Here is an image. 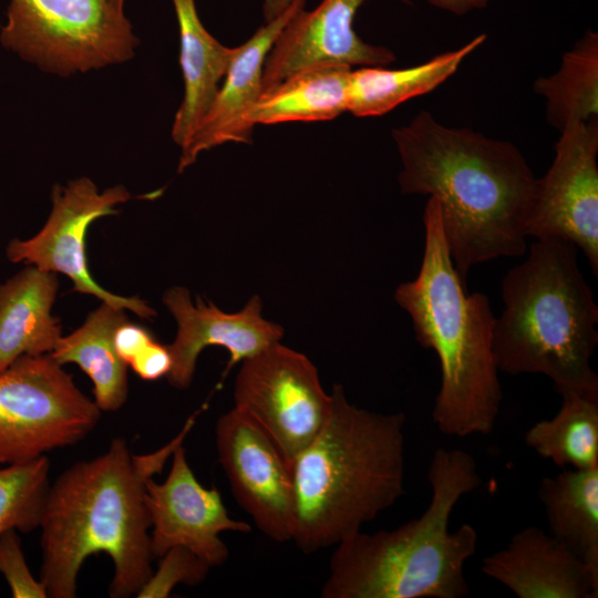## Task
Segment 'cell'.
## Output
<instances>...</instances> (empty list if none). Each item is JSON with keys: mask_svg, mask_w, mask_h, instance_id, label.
Returning <instances> with one entry per match:
<instances>
[{"mask_svg": "<svg viewBox=\"0 0 598 598\" xmlns=\"http://www.w3.org/2000/svg\"><path fill=\"white\" fill-rule=\"evenodd\" d=\"M403 194L437 204L447 248L461 278L472 267L527 251L526 225L537 178L511 142L450 127L420 111L392 131Z\"/></svg>", "mask_w": 598, "mask_h": 598, "instance_id": "1", "label": "cell"}, {"mask_svg": "<svg viewBox=\"0 0 598 598\" xmlns=\"http://www.w3.org/2000/svg\"><path fill=\"white\" fill-rule=\"evenodd\" d=\"M196 415L154 452L135 455L117 437L104 453L73 464L49 486L39 523L40 580L48 597H76L83 563L99 553L111 557L114 566L110 597L137 595L153 573L154 559L145 485L184 443Z\"/></svg>", "mask_w": 598, "mask_h": 598, "instance_id": "2", "label": "cell"}, {"mask_svg": "<svg viewBox=\"0 0 598 598\" xmlns=\"http://www.w3.org/2000/svg\"><path fill=\"white\" fill-rule=\"evenodd\" d=\"M319 433L291 462L292 542L312 554L361 530L404 494L405 414L350 403L334 384Z\"/></svg>", "mask_w": 598, "mask_h": 598, "instance_id": "3", "label": "cell"}, {"mask_svg": "<svg viewBox=\"0 0 598 598\" xmlns=\"http://www.w3.org/2000/svg\"><path fill=\"white\" fill-rule=\"evenodd\" d=\"M424 250L417 276L400 283L395 302L411 317L416 341L440 361L432 419L448 436L488 435L503 399L493 351L495 316L487 296L468 293L444 237L439 204L423 212Z\"/></svg>", "mask_w": 598, "mask_h": 598, "instance_id": "4", "label": "cell"}, {"mask_svg": "<svg viewBox=\"0 0 598 598\" xmlns=\"http://www.w3.org/2000/svg\"><path fill=\"white\" fill-rule=\"evenodd\" d=\"M427 478L432 496L423 514L392 530H358L334 545L322 598H463L470 594L465 563L478 534L448 523L456 503L478 488L474 457L437 448Z\"/></svg>", "mask_w": 598, "mask_h": 598, "instance_id": "5", "label": "cell"}, {"mask_svg": "<svg viewBox=\"0 0 598 598\" xmlns=\"http://www.w3.org/2000/svg\"><path fill=\"white\" fill-rule=\"evenodd\" d=\"M502 281L495 318L498 371L544 374L560 394L598 399L590 360L598 344V306L578 262V248L560 238L536 239Z\"/></svg>", "mask_w": 598, "mask_h": 598, "instance_id": "6", "label": "cell"}, {"mask_svg": "<svg viewBox=\"0 0 598 598\" xmlns=\"http://www.w3.org/2000/svg\"><path fill=\"white\" fill-rule=\"evenodd\" d=\"M1 44L60 75L131 59L137 38L111 0H8Z\"/></svg>", "mask_w": 598, "mask_h": 598, "instance_id": "7", "label": "cell"}, {"mask_svg": "<svg viewBox=\"0 0 598 598\" xmlns=\"http://www.w3.org/2000/svg\"><path fill=\"white\" fill-rule=\"evenodd\" d=\"M100 412L50 354L18 358L0 372V465L79 443Z\"/></svg>", "mask_w": 598, "mask_h": 598, "instance_id": "8", "label": "cell"}, {"mask_svg": "<svg viewBox=\"0 0 598 598\" xmlns=\"http://www.w3.org/2000/svg\"><path fill=\"white\" fill-rule=\"evenodd\" d=\"M234 402L291 465L327 421L332 396L308 357L277 342L241 362Z\"/></svg>", "mask_w": 598, "mask_h": 598, "instance_id": "9", "label": "cell"}, {"mask_svg": "<svg viewBox=\"0 0 598 598\" xmlns=\"http://www.w3.org/2000/svg\"><path fill=\"white\" fill-rule=\"evenodd\" d=\"M130 198V193L122 185L100 193L86 177L70 182L65 187L55 185L53 207L45 225L29 239H12L7 247V257L12 262L61 272L71 279L74 291L95 296L118 309L151 319L156 312L146 301L106 291L94 281L87 268L85 235L89 226L100 217L116 214L114 207Z\"/></svg>", "mask_w": 598, "mask_h": 598, "instance_id": "10", "label": "cell"}, {"mask_svg": "<svg viewBox=\"0 0 598 598\" xmlns=\"http://www.w3.org/2000/svg\"><path fill=\"white\" fill-rule=\"evenodd\" d=\"M598 117L567 126L548 171L537 178L527 237L574 244L598 275Z\"/></svg>", "mask_w": 598, "mask_h": 598, "instance_id": "11", "label": "cell"}, {"mask_svg": "<svg viewBox=\"0 0 598 598\" xmlns=\"http://www.w3.org/2000/svg\"><path fill=\"white\" fill-rule=\"evenodd\" d=\"M218 462L239 506L277 543L292 542L295 494L290 464L267 433L235 406L215 426Z\"/></svg>", "mask_w": 598, "mask_h": 598, "instance_id": "12", "label": "cell"}, {"mask_svg": "<svg viewBox=\"0 0 598 598\" xmlns=\"http://www.w3.org/2000/svg\"><path fill=\"white\" fill-rule=\"evenodd\" d=\"M171 458L166 480L156 483L152 477L145 485L153 557L159 559L168 549L183 547L212 568L221 566L227 561L229 550L220 534H247L251 526L230 517L220 493L198 482L183 444L175 448Z\"/></svg>", "mask_w": 598, "mask_h": 598, "instance_id": "13", "label": "cell"}, {"mask_svg": "<svg viewBox=\"0 0 598 598\" xmlns=\"http://www.w3.org/2000/svg\"><path fill=\"white\" fill-rule=\"evenodd\" d=\"M365 1L322 0L313 10L299 9L282 28L266 56L262 93L310 68L384 66L395 61L390 49L369 44L355 33L354 18Z\"/></svg>", "mask_w": 598, "mask_h": 598, "instance_id": "14", "label": "cell"}, {"mask_svg": "<svg viewBox=\"0 0 598 598\" xmlns=\"http://www.w3.org/2000/svg\"><path fill=\"white\" fill-rule=\"evenodd\" d=\"M163 302L177 322L176 338L168 346L172 368L166 377L176 389L190 385L197 358L206 347L218 346L229 352L226 374L234 365L280 342L283 337L281 326L262 317L258 296H252L240 311L233 313L200 298L193 305L189 291L183 287L168 289Z\"/></svg>", "mask_w": 598, "mask_h": 598, "instance_id": "15", "label": "cell"}, {"mask_svg": "<svg viewBox=\"0 0 598 598\" xmlns=\"http://www.w3.org/2000/svg\"><path fill=\"white\" fill-rule=\"evenodd\" d=\"M306 0L295 2L278 18L265 22L254 35L236 48L220 87L187 143L182 146L178 172L197 156L227 142L249 143L255 124L252 111L262 93V70L276 38Z\"/></svg>", "mask_w": 598, "mask_h": 598, "instance_id": "16", "label": "cell"}, {"mask_svg": "<svg viewBox=\"0 0 598 598\" xmlns=\"http://www.w3.org/2000/svg\"><path fill=\"white\" fill-rule=\"evenodd\" d=\"M481 569L518 598L598 597V573L536 526L517 532L505 548L484 557Z\"/></svg>", "mask_w": 598, "mask_h": 598, "instance_id": "17", "label": "cell"}, {"mask_svg": "<svg viewBox=\"0 0 598 598\" xmlns=\"http://www.w3.org/2000/svg\"><path fill=\"white\" fill-rule=\"evenodd\" d=\"M58 287L54 272L33 265L0 283V372L22 355L53 351L62 337L51 315Z\"/></svg>", "mask_w": 598, "mask_h": 598, "instance_id": "18", "label": "cell"}, {"mask_svg": "<svg viewBox=\"0 0 598 598\" xmlns=\"http://www.w3.org/2000/svg\"><path fill=\"white\" fill-rule=\"evenodd\" d=\"M179 27V63L184 97L175 115L172 137L184 146L210 107L236 48L217 41L203 25L195 0H172Z\"/></svg>", "mask_w": 598, "mask_h": 598, "instance_id": "19", "label": "cell"}, {"mask_svg": "<svg viewBox=\"0 0 598 598\" xmlns=\"http://www.w3.org/2000/svg\"><path fill=\"white\" fill-rule=\"evenodd\" d=\"M485 40L486 35L480 34L457 49L405 69L374 65L351 70L348 112L359 117L382 115L412 97L433 91L451 78Z\"/></svg>", "mask_w": 598, "mask_h": 598, "instance_id": "20", "label": "cell"}, {"mask_svg": "<svg viewBox=\"0 0 598 598\" xmlns=\"http://www.w3.org/2000/svg\"><path fill=\"white\" fill-rule=\"evenodd\" d=\"M126 321L123 309L102 301L79 329L61 337L50 353L59 364L74 363L90 378L101 411H116L127 398V364L114 346L115 331Z\"/></svg>", "mask_w": 598, "mask_h": 598, "instance_id": "21", "label": "cell"}, {"mask_svg": "<svg viewBox=\"0 0 598 598\" xmlns=\"http://www.w3.org/2000/svg\"><path fill=\"white\" fill-rule=\"evenodd\" d=\"M537 496L550 534L598 573V466L545 477Z\"/></svg>", "mask_w": 598, "mask_h": 598, "instance_id": "22", "label": "cell"}, {"mask_svg": "<svg viewBox=\"0 0 598 598\" xmlns=\"http://www.w3.org/2000/svg\"><path fill=\"white\" fill-rule=\"evenodd\" d=\"M350 68L322 65L299 71L264 92L251 114L256 124L329 121L348 111Z\"/></svg>", "mask_w": 598, "mask_h": 598, "instance_id": "23", "label": "cell"}, {"mask_svg": "<svg viewBox=\"0 0 598 598\" xmlns=\"http://www.w3.org/2000/svg\"><path fill=\"white\" fill-rule=\"evenodd\" d=\"M534 91L546 102L548 123L561 132L598 115V33L587 31L563 55L557 72L540 76Z\"/></svg>", "mask_w": 598, "mask_h": 598, "instance_id": "24", "label": "cell"}, {"mask_svg": "<svg viewBox=\"0 0 598 598\" xmlns=\"http://www.w3.org/2000/svg\"><path fill=\"white\" fill-rule=\"evenodd\" d=\"M557 414L530 426L525 443L555 465L588 470L598 466V399L561 395Z\"/></svg>", "mask_w": 598, "mask_h": 598, "instance_id": "25", "label": "cell"}, {"mask_svg": "<svg viewBox=\"0 0 598 598\" xmlns=\"http://www.w3.org/2000/svg\"><path fill=\"white\" fill-rule=\"evenodd\" d=\"M49 473L47 455L0 468V535L12 528L29 533L39 527Z\"/></svg>", "mask_w": 598, "mask_h": 598, "instance_id": "26", "label": "cell"}, {"mask_svg": "<svg viewBox=\"0 0 598 598\" xmlns=\"http://www.w3.org/2000/svg\"><path fill=\"white\" fill-rule=\"evenodd\" d=\"M210 568L190 550L173 547L159 558L157 570L152 573L136 597L166 598L178 585H199L207 577Z\"/></svg>", "mask_w": 598, "mask_h": 598, "instance_id": "27", "label": "cell"}, {"mask_svg": "<svg viewBox=\"0 0 598 598\" xmlns=\"http://www.w3.org/2000/svg\"><path fill=\"white\" fill-rule=\"evenodd\" d=\"M0 574L4 577L14 598H47L41 580H37L25 561L17 529L0 535Z\"/></svg>", "mask_w": 598, "mask_h": 598, "instance_id": "28", "label": "cell"}, {"mask_svg": "<svg viewBox=\"0 0 598 598\" xmlns=\"http://www.w3.org/2000/svg\"><path fill=\"white\" fill-rule=\"evenodd\" d=\"M130 365L145 381H155L167 377L172 368L168 346H164L155 339Z\"/></svg>", "mask_w": 598, "mask_h": 598, "instance_id": "29", "label": "cell"}, {"mask_svg": "<svg viewBox=\"0 0 598 598\" xmlns=\"http://www.w3.org/2000/svg\"><path fill=\"white\" fill-rule=\"evenodd\" d=\"M155 340L145 328L126 321L115 331L114 346L120 358L130 365Z\"/></svg>", "mask_w": 598, "mask_h": 598, "instance_id": "30", "label": "cell"}, {"mask_svg": "<svg viewBox=\"0 0 598 598\" xmlns=\"http://www.w3.org/2000/svg\"><path fill=\"white\" fill-rule=\"evenodd\" d=\"M430 6L455 16H464L487 7L494 0H425Z\"/></svg>", "mask_w": 598, "mask_h": 598, "instance_id": "31", "label": "cell"}, {"mask_svg": "<svg viewBox=\"0 0 598 598\" xmlns=\"http://www.w3.org/2000/svg\"><path fill=\"white\" fill-rule=\"evenodd\" d=\"M295 0H262V13L265 22L280 17Z\"/></svg>", "mask_w": 598, "mask_h": 598, "instance_id": "32", "label": "cell"}, {"mask_svg": "<svg viewBox=\"0 0 598 598\" xmlns=\"http://www.w3.org/2000/svg\"><path fill=\"white\" fill-rule=\"evenodd\" d=\"M115 6L123 8L124 0H111Z\"/></svg>", "mask_w": 598, "mask_h": 598, "instance_id": "33", "label": "cell"}]
</instances>
